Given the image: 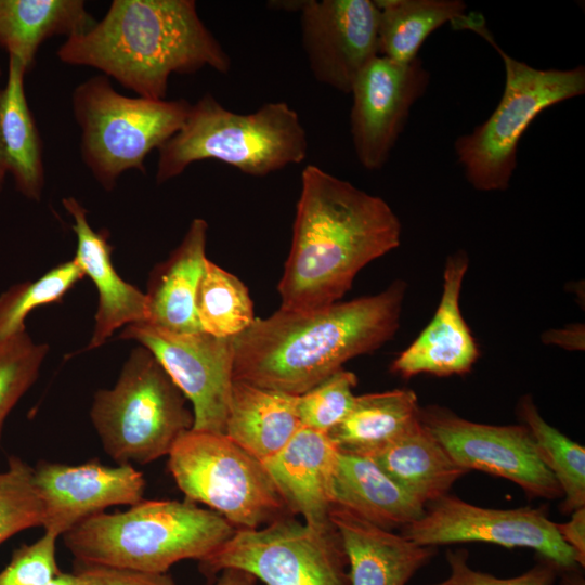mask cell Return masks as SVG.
<instances>
[{
    "label": "cell",
    "instance_id": "obj_1",
    "mask_svg": "<svg viewBox=\"0 0 585 585\" xmlns=\"http://www.w3.org/2000/svg\"><path fill=\"white\" fill-rule=\"evenodd\" d=\"M400 240V220L386 200L315 165L306 166L277 286L280 309L310 311L338 302L356 274Z\"/></svg>",
    "mask_w": 585,
    "mask_h": 585
},
{
    "label": "cell",
    "instance_id": "obj_2",
    "mask_svg": "<svg viewBox=\"0 0 585 585\" xmlns=\"http://www.w3.org/2000/svg\"><path fill=\"white\" fill-rule=\"evenodd\" d=\"M406 283L310 311L280 309L233 338V379L299 395L395 334Z\"/></svg>",
    "mask_w": 585,
    "mask_h": 585
},
{
    "label": "cell",
    "instance_id": "obj_3",
    "mask_svg": "<svg viewBox=\"0 0 585 585\" xmlns=\"http://www.w3.org/2000/svg\"><path fill=\"white\" fill-rule=\"evenodd\" d=\"M56 54L65 64L96 68L150 100L166 99L172 74L231 69L229 54L193 0H114L100 22L68 37Z\"/></svg>",
    "mask_w": 585,
    "mask_h": 585
},
{
    "label": "cell",
    "instance_id": "obj_4",
    "mask_svg": "<svg viewBox=\"0 0 585 585\" xmlns=\"http://www.w3.org/2000/svg\"><path fill=\"white\" fill-rule=\"evenodd\" d=\"M235 531L187 499H142L125 511L96 514L62 536L79 564L167 573L182 560L204 559Z\"/></svg>",
    "mask_w": 585,
    "mask_h": 585
},
{
    "label": "cell",
    "instance_id": "obj_5",
    "mask_svg": "<svg viewBox=\"0 0 585 585\" xmlns=\"http://www.w3.org/2000/svg\"><path fill=\"white\" fill-rule=\"evenodd\" d=\"M308 154L298 113L284 101L237 114L207 93L191 104L180 130L158 148L156 182L165 183L193 162L218 160L253 177H264Z\"/></svg>",
    "mask_w": 585,
    "mask_h": 585
},
{
    "label": "cell",
    "instance_id": "obj_6",
    "mask_svg": "<svg viewBox=\"0 0 585 585\" xmlns=\"http://www.w3.org/2000/svg\"><path fill=\"white\" fill-rule=\"evenodd\" d=\"M452 25L482 37L504 62L506 79L498 105L483 123L454 144L466 179L476 190L504 191L516 169L523 133L543 110L585 92V68L538 69L509 56L476 12L465 13Z\"/></svg>",
    "mask_w": 585,
    "mask_h": 585
},
{
    "label": "cell",
    "instance_id": "obj_7",
    "mask_svg": "<svg viewBox=\"0 0 585 585\" xmlns=\"http://www.w3.org/2000/svg\"><path fill=\"white\" fill-rule=\"evenodd\" d=\"M187 399L153 353L133 349L109 389L99 390L90 410L104 452L116 464L152 463L168 456L193 428Z\"/></svg>",
    "mask_w": 585,
    "mask_h": 585
},
{
    "label": "cell",
    "instance_id": "obj_8",
    "mask_svg": "<svg viewBox=\"0 0 585 585\" xmlns=\"http://www.w3.org/2000/svg\"><path fill=\"white\" fill-rule=\"evenodd\" d=\"M190 107L185 99L122 95L104 75L87 79L72 93L83 162L106 191L125 171L145 173L146 156L180 130Z\"/></svg>",
    "mask_w": 585,
    "mask_h": 585
},
{
    "label": "cell",
    "instance_id": "obj_9",
    "mask_svg": "<svg viewBox=\"0 0 585 585\" xmlns=\"http://www.w3.org/2000/svg\"><path fill=\"white\" fill-rule=\"evenodd\" d=\"M168 469L185 499L208 506L236 530L296 517L263 461L224 433L186 431L168 454Z\"/></svg>",
    "mask_w": 585,
    "mask_h": 585
},
{
    "label": "cell",
    "instance_id": "obj_10",
    "mask_svg": "<svg viewBox=\"0 0 585 585\" xmlns=\"http://www.w3.org/2000/svg\"><path fill=\"white\" fill-rule=\"evenodd\" d=\"M197 562L208 580L238 569L264 585H350L348 558L336 526L315 529L295 517L236 530Z\"/></svg>",
    "mask_w": 585,
    "mask_h": 585
},
{
    "label": "cell",
    "instance_id": "obj_11",
    "mask_svg": "<svg viewBox=\"0 0 585 585\" xmlns=\"http://www.w3.org/2000/svg\"><path fill=\"white\" fill-rule=\"evenodd\" d=\"M401 534L418 545L435 548L467 542L525 547L554 562L560 571L581 567L544 507L485 508L448 493L427 505L422 517L403 528Z\"/></svg>",
    "mask_w": 585,
    "mask_h": 585
},
{
    "label": "cell",
    "instance_id": "obj_12",
    "mask_svg": "<svg viewBox=\"0 0 585 585\" xmlns=\"http://www.w3.org/2000/svg\"><path fill=\"white\" fill-rule=\"evenodd\" d=\"M121 339L150 350L192 404L194 430L224 433L233 384V338L128 325Z\"/></svg>",
    "mask_w": 585,
    "mask_h": 585
},
{
    "label": "cell",
    "instance_id": "obj_13",
    "mask_svg": "<svg viewBox=\"0 0 585 585\" xmlns=\"http://www.w3.org/2000/svg\"><path fill=\"white\" fill-rule=\"evenodd\" d=\"M420 420L466 471L479 470L507 479L530 497L555 499L563 496L523 424L474 422L440 406L420 407Z\"/></svg>",
    "mask_w": 585,
    "mask_h": 585
},
{
    "label": "cell",
    "instance_id": "obj_14",
    "mask_svg": "<svg viewBox=\"0 0 585 585\" xmlns=\"http://www.w3.org/2000/svg\"><path fill=\"white\" fill-rule=\"evenodd\" d=\"M429 79L418 57L400 63L377 55L359 74L350 92V129L355 155L366 170H379L388 161Z\"/></svg>",
    "mask_w": 585,
    "mask_h": 585
},
{
    "label": "cell",
    "instance_id": "obj_15",
    "mask_svg": "<svg viewBox=\"0 0 585 585\" xmlns=\"http://www.w3.org/2000/svg\"><path fill=\"white\" fill-rule=\"evenodd\" d=\"M300 12L301 42L314 78L350 93L377 55L378 9L372 0H307Z\"/></svg>",
    "mask_w": 585,
    "mask_h": 585
},
{
    "label": "cell",
    "instance_id": "obj_16",
    "mask_svg": "<svg viewBox=\"0 0 585 585\" xmlns=\"http://www.w3.org/2000/svg\"><path fill=\"white\" fill-rule=\"evenodd\" d=\"M34 483L43 508L46 532L62 536L110 506L144 499L146 481L130 464L107 466L99 459L80 465L39 461Z\"/></svg>",
    "mask_w": 585,
    "mask_h": 585
},
{
    "label": "cell",
    "instance_id": "obj_17",
    "mask_svg": "<svg viewBox=\"0 0 585 585\" xmlns=\"http://www.w3.org/2000/svg\"><path fill=\"white\" fill-rule=\"evenodd\" d=\"M468 262L461 250L447 258L437 311L419 336L392 362V373L407 379L419 374L460 375L471 369L479 350L459 307Z\"/></svg>",
    "mask_w": 585,
    "mask_h": 585
},
{
    "label": "cell",
    "instance_id": "obj_18",
    "mask_svg": "<svg viewBox=\"0 0 585 585\" xmlns=\"http://www.w3.org/2000/svg\"><path fill=\"white\" fill-rule=\"evenodd\" d=\"M338 452L327 433L301 426L278 453L263 461L292 515L302 516L315 529L333 524L332 480Z\"/></svg>",
    "mask_w": 585,
    "mask_h": 585
},
{
    "label": "cell",
    "instance_id": "obj_19",
    "mask_svg": "<svg viewBox=\"0 0 585 585\" xmlns=\"http://www.w3.org/2000/svg\"><path fill=\"white\" fill-rule=\"evenodd\" d=\"M62 204L74 221L72 229L77 237L74 259L94 283L99 295L94 330L86 348L92 350L101 347L117 328L144 323L146 297L115 270L108 232L95 231L89 224L88 211L75 197L63 198Z\"/></svg>",
    "mask_w": 585,
    "mask_h": 585
},
{
    "label": "cell",
    "instance_id": "obj_20",
    "mask_svg": "<svg viewBox=\"0 0 585 585\" xmlns=\"http://www.w3.org/2000/svg\"><path fill=\"white\" fill-rule=\"evenodd\" d=\"M329 518L347 554L350 585H406L437 554L435 547L418 545L339 506L332 507Z\"/></svg>",
    "mask_w": 585,
    "mask_h": 585
},
{
    "label": "cell",
    "instance_id": "obj_21",
    "mask_svg": "<svg viewBox=\"0 0 585 585\" xmlns=\"http://www.w3.org/2000/svg\"><path fill=\"white\" fill-rule=\"evenodd\" d=\"M208 223L194 219L179 246L152 271L144 323L173 333L202 332L195 301L204 272Z\"/></svg>",
    "mask_w": 585,
    "mask_h": 585
},
{
    "label": "cell",
    "instance_id": "obj_22",
    "mask_svg": "<svg viewBox=\"0 0 585 585\" xmlns=\"http://www.w3.org/2000/svg\"><path fill=\"white\" fill-rule=\"evenodd\" d=\"M332 502L388 531L402 530L425 514V506L372 457L342 452H338L333 474Z\"/></svg>",
    "mask_w": 585,
    "mask_h": 585
},
{
    "label": "cell",
    "instance_id": "obj_23",
    "mask_svg": "<svg viewBox=\"0 0 585 585\" xmlns=\"http://www.w3.org/2000/svg\"><path fill=\"white\" fill-rule=\"evenodd\" d=\"M23 63L9 56L0 89V162L26 198L40 200L44 186L42 141L25 93Z\"/></svg>",
    "mask_w": 585,
    "mask_h": 585
},
{
    "label": "cell",
    "instance_id": "obj_24",
    "mask_svg": "<svg viewBox=\"0 0 585 585\" xmlns=\"http://www.w3.org/2000/svg\"><path fill=\"white\" fill-rule=\"evenodd\" d=\"M300 427L295 395L233 379L224 434L251 455L269 459Z\"/></svg>",
    "mask_w": 585,
    "mask_h": 585
},
{
    "label": "cell",
    "instance_id": "obj_25",
    "mask_svg": "<svg viewBox=\"0 0 585 585\" xmlns=\"http://www.w3.org/2000/svg\"><path fill=\"white\" fill-rule=\"evenodd\" d=\"M368 457L425 508L448 494L468 472L451 458L420 419Z\"/></svg>",
    "mask_w": 585,
    "mask_h": 585
},
{
    "label": "cell",
    "instance_id": "obj_26",
    "mask_svg": "<svg viewBox=\"0 0 585 585\" xmlns=\"http://www.w3.org/2000/svg\"><path fill=\"white\" fill-rule=\"evenodd\" d=\"M81 0H0V48L29 70L49 38H67L94 24Z\"/></svg>",
    "mask_w": 585,
    "mask_h": 585
},
{
    "label": "cell",
    "instance_id": "obj_27",
    "mask_svg": "<svg viewBox=\"0 0 585 585\" xmlns=\"http://www.w3.org/2000/svg\"><path fill=\"white\" fill-rule=\"evenodd\" d=\"M420 419V406L411 389L355 395L344 419L327 434L342 453L372 456Z\"/></svg>",
    "mask_w": 585,
    "mask_h": 585
},
{
    "label": "cell",
    "instance_id": "obj_28",
    "mask_svg": "<svg viewBox=\"0 0 585 585\" xmlns=\"http://www.w3.org/2000/svg\"><path fill=\"white\" fill-rule=\"evenodd\" d=\"M379 55L410 63L428 36L465 14L460 0H375Z\"/></svg>",
    "mask_w": 585,
    "mask_h": 585
},
{
    "label": "cell",
    "instance_id": "obj_29",
    "mask_svg": "<svg viewBox=\"0 0 585 585\" xmlns=\"http://www.w3.org/2000/svg\"><path fill=\"white\" fill-rule=\"evenodd\" d=\"M519 415L541 460L562 491L561 512L571 514L585 507V447L550 426L530 398L521 400Z\"/></svg>",
    "mask_w": 585,
    "mask_h": 585
},
{
    "label": "cell",
    "instance_id": "obj_30",
    "mask_svg": "<svg viewBox=\"0 0 585 585\" xmlns=\"http://www.w3.org/2000/svg\"><path fill=\"white\" fill-rule=\"evenodd\" d=\"M195 311L200 330L218 338H235L256 320L245 284L208 258L197 288Z\"/></svg>",
    "mask_w": 585,
    "mask_h": 585
},
{
    "label": "cell",
    "instance_id": "obj_31",
    "mask_svg": "<svg viewBox=\"0 0 585 585\" xmlns=\"http://www.w3.org/2000/svg\"><path fill=\"white\" fill-rule=\"evenodd\" d=\"M84 276L73 258L36 281L20 283L0 296V339L25 329V318L36 308L61 301Z\"/></svg>",
    "mask_w": 585,
    "mask_h": 585
},
{
    "label": "cell",
    "instance_id": "obj_32",
    "mask_svg": "<svg viewBox=\"0 0 585 585\" xmlns=\"http://www.w3.org/2000/svg\"><path fill=\"white\" fill-rule=\"evenodd\" d=\"M42 523L43 508L34 483V467L11 456L8 469L0 472V544Z\"/></svg>",
    "mask_w": 585,
    "mask_h": 585
},
{
    "label": "cell",
    "instance_id": "obj_33",
    "mask_svg": "<svg viewBox=\"0 0 585 585\" xmlns=\"http://www.w3.org/2000/svg\"><path fill=\"white\" fill-rule=\"evenodd\" d=\"M48 351L25 329L0 339V439L6 416L38 378Z\"/></svg>",
    "mask_w": 585,
    "mask_h": 585
},
{
    "label": "cell",
    "instance_id": "obj_34",
    "mask_svg": "<svg viewBox=\"0 0 585 585\" xmlns=\"http://www.w3.org/2000/svg\"><path fill=\"white\" fill-rule=\"evenodd\" d=\"M356 375L343 367L302 394L295 395L301 426L328 433L350 412L355 395Z\"/></svg>",
    "mask_w": 585,
    "mask_h": 585
},
{
    "label": "cell",
    "instance_id": "obj_35",
    "mask_svg": "<svg viewBox=\"0 0 585 585\" xmlns=\"http://www.w3.org/2000/svg\"><path fill=\"white\" fill-rule=\"evenodd\" d=\"M57 535L46 532L14 550L0 571V585H44L62 573L55 557Z\"/></svg>",
    "mask_w": 585,
    "mask_h": 585
},
{
    "label": "cell",
    "instance_id": "obj_36",
    "mask_svg": "<svg viewBox=\"0 0 585 585\" xmlns=\"http://www.w3.org/2000/svg\"><path fill=\"white\" fill-rule=\"evenodd\" d=\"M466 549H448L446 561L450 573L446 578L431 585H554L559 568L543 557L524 573L512 577H498L487 572L473 569L468 563Z\"/></svg>",
    "mask_w": 585,
    "mask_h": 585
},
{
    "label": "cell",
    "instance_id": "obj_37",
    "mask_svg": "<svg viewBox=\"0 0 585 585\" xmlns=\"http://www.w3.org/2000/svg\"><path fill=\"white\" fill-rule=\"evenodd\" d=\"M87 585H176L168 573H150L122 568L77 563Z\"/></svg>",
    "mask_w": 585,
    "mask_h": 585
},
{
    "label": "cell",
    "instance_id": "obj_38",
    "mask_svg": "<svg viewBox=\"0 0 585 585\" xmlns=\"http://www.w3.org/2000/svg\"><path fill=\"white\" fill-rule=\"evenodd\" d=\"M557 530L567 545L576 554L578 563L585 566V507L571 512V519L557 523Z\"/></svg>",
    "mask_w": 585,
    "mask_h": 585
},
{
    "label": "cell",
    "instance_id": "obj_39",
    "mask_svg": "<svg viewBox=\"0 0 585 585\" xmlns=\"http://www.w3.org/2000/svg\"><path fill=\"white\" fill-rule=\"evenodd\" d=\"M257 580L249 573L238 569H226L220 572L214 585H257Z\"/></svg>",
    "mask_w": 585,
    "mask_h": 585
},
{
    "label": "cell",
    "instance_id": "obj_40",
    "mask_svg": "<svg viewBox=\"0 0 585 585\" xmlns=\"http://www.w3.org/2000/svg\"><path fill=\"white\" fill-rule=\"evenodd\" d=\"M44 585H87V581L81 572L75 570L74 573L62 572Z\"/></svg>",
    "mask_w": 585,
    "mask_h": 585
},
{
    "label": "cell",
    "instance_id": "obj_41",
    "mask_svg": "<svg viewBox=\"0 0 585 585\" xmlns=\"http://www.w3.org/2000/svg\"><path fill=\"white\" fill-rule=\"evenodd\" d=\"M575 569L563 570L566 572L564 578H562L561 585H584L583 578L580 575L575 574Z\"/></svg>",
    "mask_w": 585,
    "mask_h": 585
},
{
    "label": "cell",
    "instance_id": "obj_42",
    "mask_svg": "<svg viewBox=\"0 0 585 585\" xmlns=\"http://www.w3.org/2000/svg\"><path fill=\"white\" fill-rule=\"evenodd\" d=\"M5 177H6V172L5 170L3 169L1 162H0V191L2 190L3 187V184H4V181H5Z\"/></svg>",
    "mask_w": 585,
    "mask_h": 585
},
{
    "label": "cell",
    "instance_id": "obj_43",
    "mask_svg": "<svg viewBox=\"0 0 585 585\" xmlns=\"http://www.w3.org/2000/svg\"><path fill=\"white\" fill-rule=\"evenodd\" d=\"M0 75H1V69H0Z\"/></svg>",
    "mask_w": 585,
    "mask_h": 585
}]
</instances>
